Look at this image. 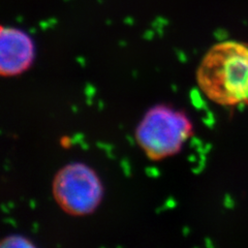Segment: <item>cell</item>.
Wrapping results in <instances>:
<instances>
[{
	"instance_id": "obj_1",
	"label": "cell",
	"mask_w": 248,
	"mask_h": 248,
	"mask_svg": "<svg viewBox=\"0 0 248 248\" xmlns=\"http://www.w3.org/2000/svg\"><path fill=\"white\" fill-rule=\"evenodd\" d=\"M199 87L221 106L248 100V46L237 42L216 44L202 59L197 72Z\"/></svg>"
},
{
	"instance_id": "obj_2",
	"label": "cell",
	"mask_w": 248,
	"mask_h": 248,
	"mask_svg": "<svg viewBox=\"0 0 248 248\" xmlns=\"http://www.w3.org/2000/svg\"><path fill=\"white\" fill-rule=\"evenodd\" d=\"M192 133V124L184 113L167 106L147 112L136 130V139L147 156L160 160L179 152Z\"/></svg>"
},
{
	"instance_id": "obj_3",
	"label": "cell",
	"mask_w": 248,
	"mask_h": 248,
	"mask_svg": "<svg viewBox=\"0 0 248 248\" xmlns=\"http://www.w3.org/2000/svg\"><path fill=\"white\" fill-rule=\"evenodd\" d=\"M53 196L69 215L84 216L95 211L104 188L96 173L84 164H69L58 170L53 180Z\"/></svg>"
},
{
	"instance_id": "obj_4",
	"label": "cell",
	"mask_w": 248,
	"mask_h": 248,
	"mask_svg": "<svg viewBox=\"0 0 248 248\" xmlns=\"http://www.w3.org/2000/svg\"><path fill=\"white\" fill-rule=\"evenodd\" d=\"M34 45L22 30L2 27L0 34V73L3 77L18 76L31 66Z\"/></svg>"
},
{
	"instance_id": "obj_5",
	"label": "cell",
	"mask_w": 248,
	"mask_h": 248,
	"mask_svg": "<svg viewBox=\"0 0 248 248\" xmlns=\"http://www.w3.org/2000/svg\"><path fill=\"white\" fill-rule=\"evenodd\" d=\"M1 247H32L33 243H31L28 239L21 236H10L3 239L1 242Z\"/></svg>"
}]
</instances>
